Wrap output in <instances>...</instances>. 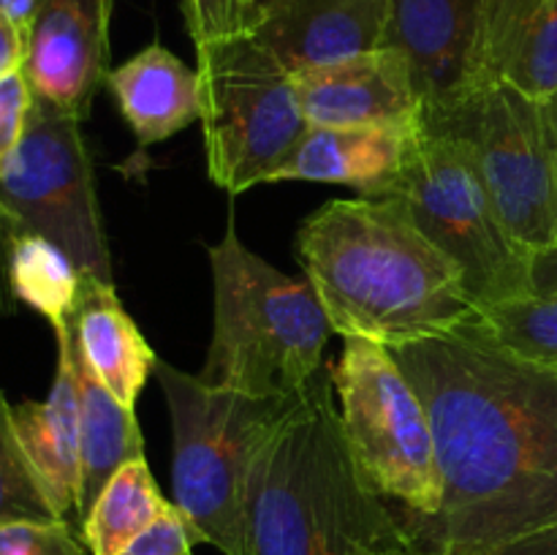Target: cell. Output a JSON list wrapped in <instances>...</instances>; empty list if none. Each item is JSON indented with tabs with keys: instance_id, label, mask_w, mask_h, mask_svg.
I'll list each match as a JSON object with an SVG mask.
<instances>
[{
	"instance_id": "obj_1",
	"label": "cell",
	"mask_w": 557,
	"mask_h": 555,
	"mask_svg": "<svg viewBox=\"0 0 557 555\" xmlns=\"http://www.w3.org/2000/svg\"><path fill=\"white\" fill-rule=\"evenodd\" d=\"M417 386L438 449L435 515H400L413 547L484 555L557 526V373L460 326L389 348Z\"/></svg>"
},
{
	"instance_id": "obj_2",
	"label": "cell",
	"mask_w": 557,
	"mask_h": 555,
	"mask_svg": "<svg viewBox=\"0 0 557 555\" xmlns=\"http://www.w3.org/2000/svg\"><path fill=\"white\" fill-rule=\"evenodd\" d=\"M299 264L332 330L386 348L476 319L460 267L397 199H332L302 223Z\"/></svg>"
},
{
	"instance_id": "obj_3",
	"label": "cell",
	"mask_w": 557,
	"mask_h": 555,
	"mask_svg": "<svg viewBox=\"0 0 557 555\" xmlns=\"http://www.w3.org/2000/svg\"><path fill=\"white\" fill-rule=\"evenodd\" d=\"M411 544L354 462L321 370L272 428L248 477L250 555H389Z\"/></svg>"
},
{
	"instance_id": "obj_4",
	"label": "cell",
	"mask_w": 557,
	"mask_h": 555,
	"mask_svg": "<svg viewBox=\"0 0 557 555\" xmlns=\"http://www.w3.org/2000/svg\"><path fill=\"white\" fill-rule=\"evenodd\" d=\"M215 326L199 379L256 397H297L321 373L332 330L310 281L286 275L237 237L210 248Z\"/></svg>"
},
{
	"instance_id": "obj_5",
	"label": "cell",
	"mask_w": 557,
	"mask_h": 555,
	"mask_svg": "<svg viewBox=\"0 0 557 555\" xmlns=\"http://www.w3.org/2000/svg\"><path fill=\"white\" fill-rule=\"evenodd\" d=\"M172 417L174 506L196 544L250 555L248 477L256 455L297 397H256L210 386L158 359Z\"/></svg>"
},
{
	"instance_id": "obj_6",
	"label": "cell",
	"mask_w": 557,
	"mask_h": 555,
	"mask_svg": "<svg viewBox=\"0 0 557 555\" xmlns=\"http://www.w3.org/2000/svg\"><path fill=\"white\" fill-rule=\"evenodd\" d=\"M422 128L462 147L500 223L528 254L557 245V152L544 101L484 82L424 109Z\"/></svg>"
},
{
	"instance_id": "obj_7",
	"label": "cell",
	"mask_w": 557,
	"mask_h": 555,
	"mask_svg": "<svg viewBox=\"0 0 557 555\" xmlns=\"http://www.w3.org/2000/svg\"><path fill=\"white\" fill-rule=\"evenodd\" d=\"M196 54L210 180L232 196L272 183L310 131L297 79L253 36L201 44Z\"/></svg>"
},
{
	"instance_id": "obj_8",
	"label": "cell",
	"mask_w": 557,
	"mask_h": 555,
	"mask_svg": "<svg viewBox=\"0 0 557 555\" xmlns=\"http://www.w3.org/2000/svg\"><path fill=\"white\" fill-rule=\"evenodd\" d=\"M330 375L341 397L343 435L370 488L395 501L400 515H435L444 479L433 424L417 386L389 348L346 337Z\"/></svg>"
},
{
	"instance_id": "obj_9",
	"label": "cell",
	"mask_w": 557,
	"mask_h": 555,
	"mask_svg": "<svg viewBox=\"0 0 557 555\" xmlns=\"http://www.w3.org/2000/svg\"><path fill=\"white\" fill-rule=\"evenodd\" d=\"M466 275L476 308L533 292V256L500 223L471 158L446 136L419 128L389 194Z\"/></svg>"
},
{
	"instance_id": "obj_10",
	"label": "cell",
	"mask_w": 557,
	"mask_h": 555,
	"mask_svg": "<svg viewBox=\"0 0 557 555\" xmlns=\"http://www.w3.org/2000/svg\"><path fill=\"white\" fill-rule=\"evenodd\" d=\"M79 123L33 96L25 136L0 169V221L11 234L52 239L82 275L112 283V256Z\"/></svg>"
},
{
	"instance_id": "obj_11",
	"label": "cell",
	"mask_w": 557,
	"mask_h": 555,
	"mask_svg": "<svg viewBox=\"0 0 557 555\" xmlns=\"http://www.w3.org/2000/svg\"><path fill=\"white\" fill-rule=\"evenodd\" d=\"M299 103L315 128H375L413 134L424 101L408 60L395 47L294 74Z\"/></svg>"
},
{
	"instance_id": "obj_12",
	"label": "cell",
	"mask_w": 557,
	"mask_h": 555,
	"mask_svg": "<svg viewBox=\"0 0 557 555\" xmlns=\"http://www.w3.org/2000/svg\"><path fill=\"white\" fill-rule=\"evenodd\" d=\"M114 0H44L25 44L33 96L85 120L107 82L109 16Z\"/></svg>"
},
{
	"instance_id": "obj_13",
	"label": "cell",
	"mask_w": 557,
	"mask_h": 555,
	"mask_svg": "<svg viewBox=\"0 0 557 555\" xmlns=\"http://www.w3.org/2000/svg\"><path fill=\"white\" fill-rule=\"evenodd\" d=\"M392 0H275L250 36L292 74L386 47Z\"/></svg>"
},
{
	"instance_id": "obj_14",
	"label": "cell",
	"mask_w": 557,
	"mask_h": 555,
	"mask_svg": "<svg viewBox=\"0 0 557 555\" xmlns=\"http://www.w3.org/2000/svg\"><path fill=\"white\" fill-rule=\"evenodd\" d=\"M482 0H392L386 47L408 60L424 109L476 85Z\"/></svg>"
},
{
	"instance_id": "obj_15",
	"label": "cell",
	"mask_w": 557,
	"mask_h": 555,
	"mask_svg": "<svg viewBox=\"0 0 557 555\" xmlns=\"http://www.w3.org/2000/svg\"><path fill=\"white\" fill-rule=\"evenodd\" d=\"M58 335V370L47 400H25L11 406L16 435L44 484L49 504L60 520L76 517L82 488L79 395L74 373V337L71 326Z\"/></svg>"
},
{
	"instance_id": "obj_16",
	"label": "cell",
	"mask_w": 557,
	"mask_h": 555,
	"mask_svg": "<svg viewBox=\"0 0 557 555\" xmlns=\"http://www.w3.org/2000/svg\"><path fill=\"white\" fill-rule=\"evenodd\" d=\"M498 82L544 101L557 90V0H482L476 85Z\"/></svg>"
},
{
	"instance_id": "obj_17",
	"label": "cell",
	"mask_w": 557,
	"mask_h": 555,
	"mask_svg": "<svg viewBox=\"0 0 557 555\" xmlns=\"http://www.w3.org/2000/svg\"><path fill=\"white\" fill-rule=\"evenodd\" d=\"M413 134L310 125L297 150L272 174V183L281 180L341 183L351 185L368 199H381L395 185Z\"/></svg>"
},
{
	"instance_id": "obj_18",
	"label": "cell",
	"mask_w": 557,
	"mask_h": 555,
	"mask_svg": "<svg viewBox=\"0 0 557 555\" xmlns=\"http://www.w3.org/2000/svg\"><path fill=\"white\" fill-rule=\"evenodd\" d=\"M107 85L141 147L158 145L201 120V76L161 44L109 71Z\"/></svg>"
},
{
	"instance_id": "obj_19",
	"label": "cell",
	"mask_w": 557,
	"mask_h": 555,
	"mask_svg": "<svg viewBox=\"0 0 557 555\" xmlns=\"http://www.w3.org/2000/svg\"><path fill=\"white\" fill-rule=\"evenodd\" d=\"M69 324L76 348L92 373L123 406L134 408L158 357L120 303L114 283L82 275L79 299Z\"/></svg>"
},
{
	"instance_id": "obj_20",
	"label": "cell",
	"mask_w": 557,
	"mask_h": 555,
	"mask_svg": "<svg viewBox=\"0 0 557 555\" xmlns=\"http://www.w3.org/2000/svg\"><path fill=\"white\" fill-rule=\"evenodd\" d=\"M71 326V324H69ZM74 337V335H71ZM76 395H79V441H82V488L76 522L87 517L109 479L131 460L145 457L139 422L134 408L123 406L103 381L92 373L90 365L74 343Z\"/></svg>"
},
{
	"instance_id": "obj_21",
	"label": "cell",
	"mask_w": 557,
	"mask_h": 555,
	"mask_svg": "<svg viewBox=\"0 0 557 555\" xmlns=\"http://www.w3.org/2000/svg\"><path fill=\"white\" fill-rule=\"evenodd\" d=\"M169 509L172 501L163 498L145 457L131 460L109 479L87 511L79 526L82 539L90 555H117Z\"/></svg>"
},
{
	"instance_id": "obj_22",
	"label": "cell",
	"mask_w": 557,
	"mask_h": 555,
	"mask_svg": "<svg viewBox=\"0 0 557 555\" xmlns=\"http://www.w3.org/2000/svg\"><path fill=\"white\" fill-rule=\"evenodd\" d=\"M9 283L20 303L52 324L69 326L82 286V272L63 248L41 234H11L9 239Z\"/></svg>"
},
{
	"instance_id": "obj_23",
	"label": "cell",
	"mask_w": 557,
	"mask_h": 555,
	"mask_svg": "<svg viewBox=\"0 0 557 555\" xmlns=\"http://www.w3.org/2000/svg\"><path fill=\"white\" fill-rule=\"evenodd\" d=\"M468 326L504 351L557 373V292H531L482 305Z\"/></svg>"
},
{
	"instance_id": "obj_24",
	"label": "cell",
	"mask_w": 557,
	"mask_h": 555,
	"mask_svg": "<svg viewBox=\"0 0 557 555\" xmlns=\"http://www.w3.org/2000/svg\"><path fill=\"white\" fill-rule=\"evenodd\" d=\"M20 520L49 522L60 517L44 493L30 457L22 449L11 419V403L0 392V526Z\"/></svg>"
},
{
	"instance_id": "obj_25",
	"label": "cell",
	"mask_w": 557,
	"mask_h": 555,
	"mask_svg": "<svg viewBox=\"0 0 557 555\" xmlns=\"http://www.w3.org/2000/svg\"><path fill=\"white\" fill-rule=\"evenodd\" d=\"M183 14L196 47L250 36L259 25L256 0H183Z\"/></svg>"
},
{
	"instance_id": "obj_26",
	"label": "cell",
	"mask_w": 557,
	"mask_h": 555,
	"mask_svg": "<svg viewBox=\"0 0 557 555\" xmlns=\"http://www.w3.org/2000/svg\"><path fill=\"white\" fill-rule=\"evenodd\" d=\"M69 520H20L0 526V555H87Z\"/></svg>"
},
{
	"instance_id": "obj_27",
	"label": "cell",
	"mask_w": 557,
	"mask_h": 555,
	"mask_svg": "<svg viewBox=\"0 0 557 555\" xmlns=\"http://www.w3.org/2000/svg\"><path fill=\"white\" fill-rule=\"evenodd\" d=\"M30 107L33 90L25 71L20 69L14 74L3 76L0 79V169L9 163V158L20 147L22 136H25Z\"/></svg>"
},
{
	"instance_id": "obj_28",
	"label": "cell",
	"mask_w": 557,
	"mask_h": 555,
	"mask_svg": "<svg viewBox=\"0 0 557 555\" xmlns=\"http://www.w3.org/2000/svg\"><path fill=\"white\" fill-rule=\"evenodd\" d=\"M194 544L183 515L172 504V509L161 520L152 522L139 539H134L117 555H194Z\"/></svg>"
},
{
	"instance_id": "obj_29",
	"label": "cell",
	"mask_w": 557,
	"mask_h": 555,
	"mask_svg": "<svg viewBox=\"0 0 557 555\" xmlns=\"http://www.w3.org/2000/svg\"><path fill=\"white\" fill-rule=\"evenodd\" d=\"M484 555H557V526L500 544Z\"/></svg>"
},
{
	"instance_id": "obj_30",
	"label": "cell",
	"mask_w": 557,
	"mask_h": 555,
	"mask_svg": "<svg viewBox=\"0 0 557 555\" xmlns=\"http://www.w3.org/2000/svg\"><path fill=\"white\" fill-rule=\"evenodd\" d=\"M25 44L27 38L9 20L0 16V79L22 69V63H25Z\"/></svg>"
},
{
	"instance_id": "obj_31",
	"label": "cell",
	"mask_w": 557,
	"mask_h": 555,
	"mask_svg": "<svg viewBox=\"0 0 557 555\" xmlns=\"http://www.w3.org/2000/svg\"><path fill=\"white\" fill-rule=\"evenodd\" d=\"M41 3L44 0H0V16L9 20L11 25L27 38V33H30V25L33 20H36Z\"/></svg>"
},
{
	"instance_id": "obj_32",
	"label": "cell",
	"mask_w": 557,
	"mask_h": 555,
	"mask_svg": "<svg viewBox=\"0 0 557 555\" xmlns=\"http://www.w3.org/2000/svg\"><path fill=\"white\" fill-rule=\"evenodd\" d=\"M533 292H557V245L533 259Z\"/></svg>"
},
{
	"instance_id": "obj_33",
	"label": "cell",
	"mask_w": 557,
	"mask_h": 555,
	"mask_svg": "<svg viewBox=\"0 0 557 555\" xmlns=\"http://www.w3.org/2000/svg\"><path fill=\"white\" fill-rule=\"evenodd\" d=\"M544 112H547V123H549V131H553V141L557 152V90L549 98H544Z\"/></svg>"
},
{
	"instance_id": "obj_34",
	"label": "cell",
	"mask_w": 557,
	"mask_h": 555,
	"mask_svg": "<svg viewBox=\"0 0 557 555\" xmlns=\"http://www.w3.org/2000/svg\"><path fill=\"white\" fill-rule=\"evenodd\" d=\"M389 555H441V553H433V550H422V547H413V544H406V547L395 550V553Z\"/></svg>"
},
{
	"instance_id": "obj_35",
	"label": "cell",
	"mask_w": 557,
	"mask_h": 555,
	"mask_svg": "<svg viewBox=\"0 0 557 555\" xmlns=\"http://www.w3.org/2000/svg\"><path fill=\"white\" fill-rule=\"evenodd\" d=\"M270 3H275V0H256V5H259V14H261V9H267Z\"/></svg>"
}]
</instances>
